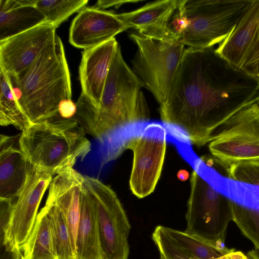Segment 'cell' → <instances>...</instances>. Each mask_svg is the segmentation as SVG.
Listing matches in <instances>:
<instances>
[{
  "label": "cell",
  "mask_w": 259,
  "mask_h": 259,
  "mask_svg": "<svg viewBox=\"0 0 259 259\" xmlns=\"http://www.w3.org/2000/svg\"><path fill=\"white\" fill-rule=\"evenodd\" d=\"M259 103V80L237 69L212 47L185 50L160 106L168 140L200 147L241 109Z\"/></svg>",
  "instance_id": "obj_1"
},
{
  "label": "cell",
  "mask_w": 259,
  "mask_h": 259,
  "mask_svg": "<svg viewBox=\"0 0 259 259\" xmlns=\"http://www.w3.org/2000/svg\"><path fill=\"white\" fill-rule=\"evenodd\" d=\"M143 82L127 65L119 45L112 59L97 108L81 93L76 103L75 119L85 133L106 146L110 161L127 150L134 136L150 119L141 89Z\"/></svg>",
  "instance_id": "obj_2"
},
{
  "label": "cell",
  "mask_w": 259,
  "mask_h": 259,
  "mask_svg": "<svg viewBox=\"0 0 259 259\" xmlns=\"http://www.w3.org/2000/svg\"><path fill=\"white\" fill-rule=\"evenodd\" d=\"M8 74L31 124L60 116L61 103L71 99L70 72L57 35L25 71L17 76Z\"/></svg>",
  "instance_id": "obj_3"
},
{
  "label": "cell",
  "mask_w": 259,
  "mask_h": 259,
  "mask_svg": "<svg viewBox=\"0 0 259 259\" xmlns=\"http://www.w3.org/2000/svg\"><path fill=\"white\" fill-rule=\"evenodd\" d=\"M75 118L57 116L30 124L22 132L21 147L34 167L53 176L73 168L91 151V143Z\"/></svg>",
  "instance_id": "obj_4"
},
{
  "label": "cell",
  "mask_w": 259,
  "mask_h": 259,
  "mask_svg": "<svg viewBox=\"0 0 259 259\" xmlns=\"http://www.w3.org/2000/svg\"><path fill=\"white\" fill-rule=\"evenodd\" d=\"M193 168L186 213L185 232L219 249H223L227 229L233 220L232 201L211 183L204 162L194 154L186 159Z\"/></svg>",
  "instance_id": "obj_5"
},
{
  "label": "cell",
  "mask_w": 259,
  "mask_h": 259,
  "mask_svg": "<svg viewBox=\"0 0 259 259\" xmlns=\"http://www.w3.org/2000/svg\"><path fill=\"white\" fill-rule=\"evenodd\" d=\"M250 0H179V42L190 48L212 47L229 34Z\"/></svg>",
  "instance_id": "obj_6"
},
{
  "label": "cell",
  "mask_w": 259,
  "mask_h": 259,
  "mask_svg": "<svg viewBox=\"0 0 259 259\" xmlns=\"http://www.w3.org/2000/svg\"><path fill=\"white\" fill-rule=\"evenodd\" d=\"M129 36L137 47L131 61L132 70L160 106L170 91L185 46L146 38L138 33Z\"/></svg>",
  "instance_id": "obj_7"
},
{
  "label": "cell",
  "mask_w": 259,
  "mask_h": 259,
  "mask_svg": "<svg viewBox=\"0 0 259 259\" xmlns=\"http://www.w3.org/2000/svg\"><path fill=\"white\" fill-rule=\"evenodd\" d=\"M98 225L102 259H127L131 226L115 192L98 179L82 175Z\"/></svg>",
  "instance_id": "obj_8"
},
{
  "label": "cell",
  "mask_w": 259,
  "mask_h": 259,
  "mask_svg": "<svg viewBox=\"0 0 259 259\" xmlns=\"http://www.w3.org/2000/svg\"><path fill=\"white\" fill-rule=\"evenodd\" d=\"M208 149L226 169L237 163L259 160V103L237 112L214 133Z\"/></svg>",
  "instance_id": "obj_9"
},
{
  "label": "cell",
  "mask_w": 259,
  "mask_h": 259,
  "mask_svg": "<svg viewBox=\"0 0 259 259\" xmlns=\"http://www.w3.org/2000/svg\"><path fill=\"white\" fill-rule=\"evenodd\" d=\"M167 132L162 123L149 122L131 139L127 147L133 152L129 184L139 198L152 193L160 178L166 147Z\"/></svg>",
  "instance_id": "obj_10"
},
{
  "label": "cell",
  "mask_w": 259,
  "mask_h": 259,
  "mask_svg": "<svg viewBox=\"0 0 259 259\" xmlns=\"http://www.w3.org/2000/svg\"><path fill=\"white\" fill-rule=\"evenodd\" d=\"M53 175L32 166L14 203L10 216L1 227V244L6 251L22 253L34 229L37 210Z\"/></svg>",
  "instance_id": "obj_11"
},
{
  "label": "cell",
  "mask_w": 259,
  "mask_h": 259,
  "mask_svg": "<svg viewBox=\"0 0 259 259\" xmlns=\"http://www.w3.org/2000/svg\"><path fill=\"white\" fill-rule=\"evenodd\" d=\"M215 51L234 68L258 80L259 0L250 1L228 36Z\"/></svg>",
  "instance_id": "obj_12"
},
{
  "label": "cell",
  "mask_w": 259,
  "mask_h": 259,
  "mask_svg": "<svg viewBox=\"0 0 259 259\" xmlns=\"http://www.w3.org/2000/svg\"><path fill=\"white\" fill-rule=\"evenodd\" d=\"M56 29L46 22L0 41V67L14 76L25 71L55 38Z\"/></svg>",
  "instance_id": "obj_13"
},
{
  "label": "cell",
  "mask_w": 259,
  "mask_h": 259,
  "mask_svg": "<svg viewBox=\"0 0 259 259\" xmlns=\"http://www.w3.org/2000/svg\"><path fill=\"white\" fill-rule=\"evenodd\" d=\"M118 14L94 7H84L74 18L69 30V41L86 50L99 46L127 29Z\"/></svg>",
  "instance_id": "obj_14"
},
{
  "label": "cell",
  "mask_w": 259,
  "mask_h": 259,
  "mask_svg": "<svg viewBox=\"0 0 259 259\" xmlns=\"http://www.w3.org/2000/svg\"><path fill=\"white\" fill-rule=\"evenodd\" d=\"M20 136L1 135V200L16 201L33 166L22 150Z\"/></svg>",
  "instance_id": "obj_15"
},
{
  "label": "cell",
  "mask_w": 259,
  "mask_h": 259,
  "mask_svg": "<svg viewBox=\"0 0 259 259\" xmlns=\"http://www.w3.org/2000/svg\"><path fill=\"white\" fill-rule=\"evenodd\" d=\"M118 45L113 38L82 52L79 67L81 93L96 108L100 103L109 68Z\"/></svg>",
  "instance_id": "obj_16"
},
{
  "label": "cell",
  "mask_w": 259,
  "mask_h": 259,
  "mask_svg": "<svg viewBox=\"0 0 259 259\" xmlns=\"http://www.w3.org/2000/svg\"><path fill=\"white\" fill-rule=\"evenodd\" d=\"M82 175L73 168L56 175L50 183L47 199L56 204L61 211L76 256V236L80 216Z\"/></svg>",
  "instance_id": "obj_17"
},
{
  "label": "cell",
  "mask_w": 259,
  "mask_h": 259,
  "mask_svg": "<svg viewBox=\"0 0 259 259\" xmlns=\"http://www.w3.org/2000/svg\"><path fill=\"white\" fill-rule=\"evenodd\" d=\"M178 2L179 0L156 1L118 15L128 29L136 30L140 35L170 41L169 26Z\"/></svg>",
  "instance_id": "obj_18"
},
{
  "label": "cell",
  "mask_w": 259,
  "mask_h": 259,
  "mask_svg": "<svg viewBox=\"0 0 259 259\" xmlns=\"http://www.w3.org/2000/svg\"><path fill=\"white\" fill-rule=\"evenodd\" d=\"M46 22L35 0H0V41Z\"/></svg>",
  "instance_id": "obj_19"
},
{
  "label": "cell",
  "mask_w": 259,
  "mask_h": 259,
  "mask_svg": "<svg viewBox=\"0 0 259 259\" xmlns=\"http://www.w3.org/2000/svg\"><path fill=\"white\" fill-rule=\"evenodd\" d=\"M76 248V259H102L96 213L89 194L82 183Z\"/></svg>",
  "instance_id": "obj_20"
},
{
  "label": "cell",
  "mask_w": 259,
  "mask_h": 259,
  "mask_svg": "<svg viewBox=\"0 0 259 259\" xmlns=\"http://www.w3.org/2000/svg\"><path fill=\"white\" fill-rule=\"evenodd\" d=\"M22 251L21 259H58L44 207L38 213L33 232Z\"/></svg>",
  "instance_id": "obj_21"
},
{
  "label": "cell",
  "mask_w": 259,
  "mask_h": 259,
  "mask_svg": "<svg viewBox=\"0 0 259 259\" xmlns=\"http://www.w3.org/2000/svg\"><path fill=\"white\" fill-rule=\"evenodd\" d=\"M206 174L213 186L232 201L240 205L259 209V187L232 180L220 175L204 164Z\"/></svg>",
  "instance_id": "obj_22"
},
{
  "label": "cell",
  "mask_w": 259,
  "mask_h": 259,
  "mask_svg": "<svg viewBox=\"0 0 259 259\" xmlns=\"http://www.w3.org/2000/svg\"><path fill=\"white\" fill-rule=\"evenodd\" d=\"M165 233L190 259H236L234 248L219 249L182 232L163 226Z\"/></svg>",
  "instance_id": "obj_23"
},
{
  "label": "cell",
  "mask_w": 259,
  "mask_h": 259,
  "mask_svg": "<svg viewBox=\"0 0 259 259\" xmlns=\"http://www.w3.org/2000/svg\"><path fill=\"white\" fill-rule=\"evenodd\" d=\"M0 124L22 132L31 124L23 111L6 71L0 67Z\"/></svg>",
  "instance_id": "obj_24"
},
{
  "label": "cell",
  "mask_w": 259,
  "mask_h": 259,
  "mask_svg": "<svg viewBox=\"0 0 259 259\" xmlns=\"http://www.w3.org/2000/svg\"><path fill=\"white\" fill-rule=\"evenodd\" d=\"M45 208L50 221L53 243L58 259H76L68 229L59 207L46 200Z\"/></svg>",
  "instance_id": "obj_25"
},
{
  "label": "cell",
  "mask_w": 259,
  "mask_h": 259,
  "mask_svg": "<svg viewBox=\"0 0 259 259\" xmlns=\"http://www.w3.org/2000/svg\"><path fill=\"white\" fill-rule=\"evenodd\" d=\"M88 0H35V6L55 28L74 13L83 8Z\"/></svg>",
  "instance_id": "obj_26"
},
{
  "label": "cell",
  "mask_w": 259,
  "mask_h": 259,
  "mask_svg": "<svg viewBox=\"0 0 259 259\" xmlns=\"http://www.w3.org/2000/svg\"><path fill=\"white\" fill-rule=\"evenodd\" d=\"M232 201V200H231ZM233 221L242 233L259 250V209L247 207L232 201Z\"/></svg>",
  "instance_id": "obj_27"
},
{
  "label": "cell",
  "mask_w": 259,
  "mask_h": 259,
  "mask_svg": "<svg viewBox=\"0 0 259 259\" xmlns=\"http://www.w3.org/2000/svg\"><path fill=\"white\" fill-rule=\"evenodd\" d=\"M226 169L229 179L259 187V160L237 163Z\"/></svg>",
  "instance_id": "obj_28"
},
{
  "label": "cell",
  "mask_w": 259,
  "mask_h": 259,
  "mask_svg": "<svg viewBox=\"0 0 259 259\" xmlns=\"http://www.w3.org/2000/svg\"><path fill=\"white\" fill-rule=\"evenodd\" d=\"M137 1H98L93 7L97 9H105L112 6H120L124 3L128 2H137Z\"/></svg>",
  "instance_id": "obj_29"
},
{
  "label": "cell",
  "mask_w": 259,
  "mask_h": 259,
  "mask_svg": "<svg viewBox=\"0 0 259 259\" xmlns=\"http://www.w3.org/2000/svg\"><path fill=\"white\" fill-rule=\"evenodd\" d=\"M247 259H259V250L254 248L249 251L247 253Z\"/></svg>",
  "instance_id": "obj_30"
},
{
  "label": "cell",
  "mask_w": 259,
  "mask_h": 259,
  "mask_svg": "<svg viewBox=\"0 0 259 259\" xmlns=\"http://www.w3.org/2000/svg\"><path fill=\"white\" fill-rule=\"evenodd\" d=\"M21 256L22 254L18 255V256H16L15 259H21Z\"/></svg>",
  "instance_id": "obj_31"
},
{
  "label": "cell",
  "mask_w": 259,
  "mask_h": 259,
  "mask_svg": "<svg viewBox=\"0 0 259 259\" xmlns=\"http://www.w3.org/2000/svg\"><path fill=\"white\" fill-rule=\"evenodd\" d=\"M160 259H165V258H164L163 256H162L161 255H160Z\"/></svg>",
  "instance_id": "obj_32"
},
{
  "label": "cell",
  "mask_w": 259,
  "mask_h": 259,
  "mask_svg": "<svg viewBox=\"0 0 259 259\" xmlns=\"http://www.w3.org/2000/svg\"><path fill=\"white\" fill-rule=\"evenodd\" d=\"M258 80H259V78H258Z\"/></svg>",
  "instance_id": "obj_33"
}]
</instances>
